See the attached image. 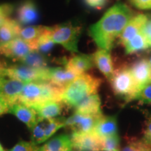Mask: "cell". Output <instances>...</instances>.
<instances>
[{
    "label": "cell",
    "mask_w": 151,
    "mask_h": 151,
    "mask_svg": "<svg viewBox=\"0 0 151 151\" xmlns=\"http://www.w3.org/2000/svg\"><path fill=\"white\" fill-rule=\"evenodd\" d=\"M132 12L123 3H117L100 20L90 27L89 35L100 49L110 51L115 41L132 18Z\"/></svg>",
    "instance_id": "6da1fadb"
},
{
    "label": "cell",
    "mask_w": 151,
    "mask_h": 151,
    "mask_svg": "<svg viewBox=\"0 0 151 151\" xmlns=\"http://www.w3.org/2000/svg\"><path fill=\"white\" fill-rule=\"evenodd\" d=\"M65 88L48 82H30L24 85L18 98V102L35 108L49 101L61 100Z\"/></svg>",
    "instance_id": "7a4b0ae2"
},
{
    "label": "cell",
    "mask_w": 151,
    "mask_h": 151,
    "mask_svg": "<svg viewBox=\"0 0 151 151\" xmlns=\"http://www.w3.org/2000/svg\"><path fill=\"white\" fill-rule=\"evenodd\" d=\"M102 81L88 73L78 76L65 87L60 101L69 107H74L90 94L97 93Z\"/></svg>",
    "instance_id": "3957f363"
},
{
    "label": "cell",
    "mask_w": 151,
    "mask_h": 151,
    "mask_svg": "<svg viewBox=\"0 0 151 151\" xmlns=\"http://www.w3.org/2000/svg\"><path fill=\"white\" fill-rule=\"evenodd\" d=\"M49 35L55 43L62 45L71 52H78L79 38L82 33V27L72 22L48 27Z\"/></svg>",
    "instance_id": "277c9868"
},
{
    "label": "cell",
    "mask_w": 151,
    "mask_h": 151,
    "mask_svg": "<svg viewBox=\"0 0 151 151\" xmlns=\"http://www.w3.org/2000/svg\"><path fill=\"white\" fill-rule=\"evenodd\" d=\"M109 82L113 93L127 102L135 99L139 91L129 67H121L115 71Z\"/></svg>",
    "instance_id": "5b68a950"
},
{
    "label": "cell",
    "mask_w": 151,
    "mask_h": 151,
    "mask_svg": "<svg viewBox=\"0 0 151 151\" xmlns=\"http://www.w3.org/2000/svg\"><path fill=\"white\" fill-rule=\"evenodd\" d=\"M48 68L43 69H35L22 64L20 65H16L9 67L4 66L1 69V72L4 76L18 79L27 83L30 82L47 81Z\"/></svg>",
    "instance_id": "8992f818"
},
{
    "label": "cell",
    "mask_w": 151,
    "mask_h": 151,
    "mask_svg": "<svg viewBox=\"0 0 151 151\" xmlns=\"http://www.w3.org/2000/svg\"><path fill=\"white\" fill-rule=\"evenodd\" d=\"M26 83L3 74L0 78V99L9 106L18 101Z\"/></svg>",
    "instance_id": "52a82bcc"
},
{
    "label": "cell",
    "mask_w": 151,
    "mask_h": 151,
    "mask_svg": "<svg viewBox=\"0 0 151 151\" xmlns=\"http://www.w3.org/2000/svg\"><path fill=\"white\" fill-rule=\"evenodd\" d=\"M72 148L81 151H103V139L94 132H73L71 136Z\"/></svg>",
    "instance_id": "ba28073f"
},
{
    "label": "cell",
    "mask_w": 151,
    "mask_h": 151,
    "mask_svg": "<svg viewBox=\"0 0 151 151\" xmlns=\"http://www.w3.org/2000/svg\"><path fill=\"white\" fill-rule=\"evenodd\" d=\"M101 116H86V115L74 113V114L65 120V127L70 128L73 130V132H81V133L93 132L98 119Z\"/></svg>",
    "instance_id": "9c48e42d"
},
{
    "label": "cell",
    "mask_w": 151,
    "mask_h": 151,
    "mask_svg": "<svg viewBox=\"0 0 151 151\" xmlns=\"http://www.w3.org/2000/svg\"><path fill=\"white\" fill-rule=\"evenodd\" d=\"M32 48L20 37L0 44V55L20 62L31 51Z\"/></svg>",
    "instance_id": "30bf717a"
},
{
    "label": "cell",
    "mask_w": 151,
    "mask_h": 151,
    "mask_svg": "<svg viewBox=\"0 0 151 151\" xmlns=\"http://www.w3.org/2000/svg\"><path fill=\"white\" fill-rule=\"evenodd\" d=\"M129 69L139 90L146 85L151 83V68L148 60H137Z\"/></svg>",
    "instance_id": "8fae6325"
},
{
    "label": "cell",
    "mask_w": 151,
    "mask_h": 151,
    "mask_svg": "<svg viewBox=\"0 0 151 151\" xmlns=\"http://www.w3.org/2000/svg\"><path fill=\"white\" fill-rule=\"evenodd\" d=\"M148 19V17L145 14H139L132 17L120 36V43L124 46L132 38L140 33Z\"/></svg>",
    "instance_id": "7c38bea8"
},
{
    "label": "cell",
    "mask_w": 151,
    "mask_h": 151,
    "mask_svg": "<svg viewBox=\"0 0 151 151\" xmlns=\"http://www.w3.org/2000/svg\"><path fill=\"white\" fill-rule=\"evenodd\" d=\"M94 65L92 55L78 54L65 61V68L77 75H81L92 69Z\"/></svg>",
    "instance_id": "4fadbf2b"
},
{
    "label": "cell",
    "mask_w": 151,
    "mask_h": 151,
    "mask_svg": "<svg viewBox=\"0 0 151 151\" xmlns=\"http://www.w3.org/2000/svg\"><path fill=\"white\" fill-rule=\"evenodd\" d=\"M8 112L16 116L29 129H31L37 121L38 117L35 109L18 101L9 106Z\"/></svg>",
    "instance_id": "5bb4252c"
},
{
    "label": "cell",
    "mask_w": 151,
    "mask_h": 151,
    "mask_svg": "<svg viewBox=\"0 0 151 151\" xmlns=\"http://www.w3.org/2000/svg\"><path fill=\"white\" fill-rule=\"evenodd\" d=\"M74 109L75 113L86 116H100L103 115L101 111V99L97 93L90 94L85 98Z\"/></svg>",
    "instance_id": "9a60e30c"
},
{
    "label": "cell",
    "mask_w": 151,
    "mask_h": 151,
    "mask_svg": "<svg viewBox=\"0 0 151 151\" xmlns=\"http://www.w3.org/2000/svg\"><path fill=\"white\" fill-rule=\"evenodd\" d=\"M39 18V11L33 0H25L17 9V19L20 24L35 23Z\"/></svg>",
    "instance_id": "2e32d148"
},
{
    "label": "cell",
    "mask_w": 151,
    "mask_h": 151,
    "mask_svg": "<svg viewBox=\"0 0 151 151\" xmlns=\"http://www.w3.org/2000/svg\"><path fill=\"white\" fill-rule=\"evenodd\" d=\"M79 75L76 74L66 68L52 67L48 68L47 81L61 88H65L68 84L74 80Z\"/></svg>",
    "instance_id": "e0dca14e"
},
{
    "label": "cell",
    "mask_w": 151,
    "mask_h": 151,
    "mask_svg": "<svg viewBox=\"0 0 151 151\" xmlns=\"http://www.w3.org/2000/svg\"><path fill=\"white\" fill-rule=\"evenodd\" d=\"M94 65L109 81L114 73V67L110 51L99 49L92 55Z\"/></svg>",
    "instance_id": "ac0fdd59"
},
{
    "label": "cell",
    "mask_w": 151,
    "mask_h": 151,
    "mask_svg": "<svg viewBox=\"0 0 151 151\" xmlns=\"http://www.w3.org/2000/svg\"><path fill=\"white\" fill-rule=\"evenodd\" d=\"M117 130L116 117L104 116L102 115L98 119L93 132L101 139H104L117 134Z\"/></svg>",
    "instance_id": "d6986e66"
},
{
    "label": "cell",
    "mask_w": 151,
    "mask_h": 151,
    "mask_svg": "<svg viewBox=\"0 0 151 151\" xmlns=\"http://www.w3.org/2000/svg\"><path fill=\"white\" fill-rule=\"evenodd\" d=\"M21 28L16 20L10 18L6 19L0 25V44L18 38Z\"/></svg>",
    "instance_id": "ffe728a7"
},
{
    "label": "cell",
    "mask_w": 151,
    "mask_h": 151,
    "mask_svg": "<svg viewBox=\"0 0 151 151\" xmlns=\"http://www.w3.org/2000/svg\"><path fill=\"white\" fill-rule=\"evenodd\" d=\"M33 109L37 112L38 118L52 119L62 113V103L58 101H49Z\"/></svg>",
    "instance_id": "44dd1931"
},
{
    "label": "cell",
    "mask_w": 151,
    "mask_h": 151,
    "mask_svg": "<svg viewBox=\"0 0 151 151\" xmlns=\"http://www.w3.org/2000/svg\"><path fill=\"white\" fill-rule=\"evenodd\" d=\"M45 26H29L21 28L19 37L29 45L32 50H36L39 38L46 31Z\"/></svg>",
    "instance_id": "7402d4cb"
},
{
    "label": "cell",
    "mask_w": 151,
    "mask_h": 151,
    "mask_svg": "<svg viewBox=\"0 0 151 151\" xmlns=\"http://www.w3.org/2000/svg\"><path fill=\"white\" fill-rule=\"evenodd\" d=\"M71 136L62 134L54 137L44 146L39 148L38 151H71Z\"/></svg>",
    "instance_id": "603a6c76"
},
{
    "label": "cell",
    "mask_w": 151,
    "mask_h": 151,
    "mask_svg": "<svg viewBox=\"0 0 151 151\" xmlns=\"http://www.w3.org/2000/svg\"><path fill=\"white\" fill-rule=\"evenodd\" d=\"M22 65L35 69H43L48 68V59L44 54L37 50H31L20 61Z\"/></svg>",
    "instance_id": "cb8c5ba5"
},
{
    "label": "cell",
    "mask_w": 151,
    "mask_h": 151,
    "mask_svg": "<svg viewBox=\"0 0 151 151\" xmlns=\"http://www.w3.org/2000/svg\"><path fill=\"white\" fill-rule=\"evenodd\" d=\"M124 46L125 48L126 54H132L140 50H146L150 46L145 35L142 32H141L128 41Z\"/></svg>",
    "instance_id": "d4e9b609"
},
{
    "label": "cell",
    "mask_w": 151,
    "mask_h": 151,
    "mask_svg": "<svg viewBox=\"0 0 151 151\" xmlns=\"http://www.w3.org/2000/svg\"><path fill=\"white\" fill-rule=\"evenodd\" d=\"M120 151H151V146L144 139L129 137L123 148H120Z\"/></svg>",
    "instance_id": "484cf974"
},
{
    "label": "cell",
    "mask_w": 151,
    "mask_h": 151,
    "mask_svg": "<svg viewBox=\"0 0 151 151\" xmlns=\"http://www.w3.org/2000/svg\"><path fill=\"white\" fill-rule=\"evenodd\" d=\"M65 118H55L52 119H45L44 131L46 140L52 137L60 128L65 127Z\"/></svg>",
    "instance_id": "4316f807"
},
{
    "label": "cell",
    "mask_w": 151,
    "mask_h": 151,
    "mask_svg": "<svg viewBox=\"0 0 151 151\" xmlns=\"http://www.w3.org/2000/svg\"><path fill=\"white\" fill-rule=\"evenodd\" d=\"M44 123L45 119L37 118V122L30 129L32 131V142L36 145L46 141L45 138Z\"/></svg>",
    "instance_id": "83f0119b"
},
{
    "label": "cell",
    "mask_w": 151,
    "mask_h": 151,
    "mask_svg": "<svg viewBox=\"0 0 151 151\" xmlns=\"http://www.w3.org/2000/svg\"><path fill=\"white\" fill-rule=\"evenodd\" d=\"M54 44L55 43L52 41L50 35H49L48 27H47L46 31L39 38V41H38L36 50L43 54L47 53V52L52 50V48L54 46Z\"/></svg>",
    "instance_id": "f1b7e54d"
},
{
    "label": "cell",
    "mask_w": 151,
    "mask_h": 151,
    "mask_svg": "<svg viewBox=\"0 0 151 151\" xmlns=\"http://www.w3.org/2000/svg\"><path fill=\"white\" fill-rule=\"evenodd\" d=\"M103 151H120V139L118 134L103 139Z\"/></svg>",
    "instance_id": "f546056e"
},
{
    "label": "cell",
    "mask_w": 151,
    "mask_h": 151,
    "mask_svg": "<svg viewBox=\"0 0 151 151\" xmlns=\"http://www.w3.org/2000/svg\"><path fill=\"white\" fill-rule=\"evenodd\" d=\"M135 99L139 100L142 103L151 105V83L143 86L137 93Z\"/></svg>",
    "instance_id": "4dcf8cb0"
},
{
    "label": "cell",
    "mask_w": 151,
    "mask_h": 151,
    "mask_svg": "<svg viewBox=\"0 0 151 151\" xmlns=\"http://www.w3.org/2000/svg\"><path fill=\"white\" fill-rule=\"evenodd\" d=\"M39 147L32 142H27L24 141H20L16 145L13 147L9 151H38Z\"/></svg>",
    "instance_id": "1f68e13d"
},
{
    "label": "cell",
    "mask_w": 151,
    "mask_h": 151,
    "mask_svg": "<svg viewBox=\"0 0 151 151\" xmlns=\"http://www.w3.org/2000/svg\"><path fill=\"white\" fill-rule=\"evenodd\" d=\"M14 6L11 4H4L0 5V25L6 19L9 18L14 11Z\"/></svg>",
    "instance_id": "d6a6232c"
},
{
    "label": "cell",
    "mask_w": 151,
    "mask_h": 151,
    "mask_svg": "<svg viewBox=\"0 0 151 151\" xmlns=\"http://www.w3.org/2000/svg\"><path fill=\"white\" fill-rule=\"evenodd\" d=\"M143 139L151 146V113H148L146 116L143 129Z\"/></svg>",
    "instance_id": "836d02e7"
},
{
    "label": "cell",
    "mask_w": 151,
    "mask_h": 151,
    "mask_svg": "<svg viewBox=\"0 0 151 151\" xmlns=\"http://www.w3.org/2000/svg\"><path fill=\"white\" fill-rule=\"evenodd\" d=\"M88 6L94 9H101L108 3L109 0H83Z\"/></svg>",
    "instance_id": "e575fe53"
},
{
    "label": "cell",
    "mask_w": 151,
    "mask_h": 151,
    "mask_svg": "<svg viewBox=\"0 0 151 151\" xmlns=\"http://www.w3.org/2000/svg\"><path fill=\"white\" fill-rule=\"evenodd\" d=\"M141 32L147 39L149 46L151 47V18H148Z\"/></svg>",
    "instance_id": "d590c367"
},
{
    "label": "cell",
    "mask_w": 151,
    "mask_h": 151,
    "mask_svg": "<svg viewBox=\"0 0 151 151\" xmlns=\"http://www.w3.org/2000/svg\"><path fill=\"white\" fill-rule=\"evenodd\" d=\"M132 5L141 10H149L151 9V0H137Z\"/></svg>",
    "instance_id": "8d00e7d4"
},
{
    "label": "cell",
    "mask_w": 151,
    "mask_h": 151,
    "mask_svg": "<svg viewBox=\"0 0 151 151\" xmlns=\"http://www.w3.org/2000/svg\"><path fill=\"white\" fill-rule=\"evenodd\" d=\"M9 109V106L7 104L5 101L0 99V116L4 113L8 112Z\"/></svg>",
    "instance_id": "74e56055"
},
{
    "label": "cell",
    "mask_w": 151,
    "mask_h": 151,
    "mask_svg": "<svg viewBox=\"0 0 151 151\" xmlns=\"http://www.w3.org/2000/svg\"><path fill=\"white\" fill-rule=\"evenodd\" d=\"M128 1H129V2L132 4H134V3L136 1H137V0H128Z\"/></svg>",
    "instance_id": "f35d334b"
},
{
    "label": "cell",
    "mask_w": 151,
    "mask_h": 151,
    "mask_svg": "<svg viewBox=\"0 0 151 151\" xmlns=\"http://www.w3.org/2000/svg\"><path fill=\"white\" fill-rule=\"evenodd\" d=\"M0 151H5L4 150V148H2V146H1V144H0Z\"/></svg>",
    "instance_id": "ab89813d"
},
{
    "label": "cell",
    "mask_w": 151,
    "mask_h": 151,
    "mask_svg": "<svg viewBox=\"0 0 151 151\" xmlns=\"http://www.w3.org/2000/svg\"><path fill=\"white\" fill-rule=\"evenodd\" d=\"M148 62H149V64H150V68H151V57L150 59L148 60Z\"/></svg>",
    "instance_id": "60d3db41"
},
{
    "label": "cell",
    "mask_w": 151,
    "mask_h": 151,
    "mask_svg": "<svg viewBox=\"0 0 151 151\" xmlns=\"http://www.w3.org/2000/svg\"><path fill=\"white\" fill-rule=\"evenodd\" d=\"M2 64H3V62H0V65H2Z\"/></svg>",
    "instance_id": "b9f144b4"
}]
</instances>
